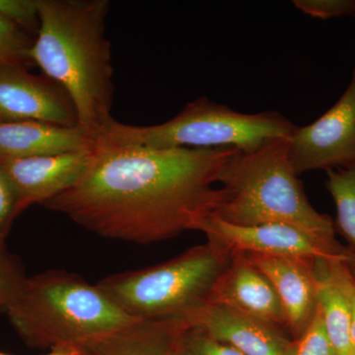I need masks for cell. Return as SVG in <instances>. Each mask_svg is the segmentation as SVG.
<instances>
[{
    "mask_svg": "<svg viewBox=\"0 0 355 355\" xmlns=\"http://www.w3.org/2000/svg\"><path fill=\"white\" fill-rule=\"evenodd\" d=\"M189 324L184 319L137 320L81 347L83 355H175Z\"/></svg>",
    "mask_w": 355,
    "mask_h": 355,
    "instance_id": "15",
    "label": "cell"
},
{
    "mask_svg": "<svg viewBox=\"0 0 355 355\" xmlns=\"http://www.w3.org/2000/svg\"><path fill=\"white\" fill-rule=\"evenodd\" d=\"M349 265L350 266V270H352V273H354V279H355V265L354 263H349Z\"/></svg>",
    "mask_w": 355,
    "mask_h": 355,
    "instance_id": "27",
    "label": "cell"
},
{
    "mask_svg": "<svg viewBox=\"0 0 355 355\" xmlns=\"http://www.w3.org/2000/svg\"><path fill=\"white\" fill-rule=\"evenodd\" d=\"M46 355H83V349L80 345H60L50 349Z\"/></svg>",
    "mask_w": 355,
    "mask_h": 355,
    "instance_id": "26",
    "label": "cell"
},
{
    "mask_svg": "<svg viewBox=\"0 0 355 355\" xmlns=\"http://www.w3.org/2000/svg\"><path fill=\"white\" fill-rule=\"evenodd\" d=\"M21 214L13 184L0 166V240H6L14 220Z\"/></svg>",
    "mask_w": 355,
    "mask_h": 355,
    "instance_id": "24",
    "label": "cell"
},
{
    "mask_svg": "<svg viewBox=\"0 0 355 355\" xmlns=\"http://www.w3.org/2000/svg\"><path fill=\"white\" fill-rule=\"evenodd\" d=\"M289 141V158L298 176L355 164V65L338 102L314 123L296 128Z\"/></svg>",
    "mask_w": 355,
    "mask_h": 355,
    "instance_id": "7",
    "label": "cell"
},
{
    "mask_svg": "<svg viewBox=\"0 0 355 355\" xmlns=\"http://www.w3.org/2000/svg\"><path fill=\"white\" fill-rule=\"evenodd\" d=\"M96 140L80 127L42 121L0 123V162L91 150Z\"/></svg>",
    "mask_w": 355,
    "mask_h": 355,
    "instance_id": "14",
    "label": "cell"
},
{
    "mask_svg": "<svg viewBox=\"0 0 355 355\" xmlns=\"http://www.w3.org/2000/svg\"><path fill=\"white\" fill-rule=\"evenodd\" d=\"M189 322L244 355H284L291 342L284 328L216 303L205 306Z\"/></svg>",
    "mask_w": 355,
    "mask_h": 355,
    "instance_id": "12",
    "label": "cell"
},
{
    "mask_svg": "<svg viewBox=\"0 0 355 355\" xmlns=\"http://www.w3.org/2000/svg\"><path fill=\"white\" fill-rule=\"evenodd\" d=\"M326 173L327 189L336 205V226L352 248L349 263L355 265V164Z\"/></svg>",
    "mask_w": 355,
    "mask_h": 355,
    "instance_id": "17",
    "label": "cell"
},
{
    "mask_svg": "<svg viewBox=\"0 0 355 355\" xmlns=\"http://www.w3.org/2000/svg\"><path fill=\"white\" fill-rule=\"evenodd\" d=\"M244 254L272 284L284 308L286 330L297 338L307 328L316 312L317 260Z\"/></svg>",
    "mask_w": 355,
    "mask_h": 355,
    "instance_id": "11",
    "label": "cell"
},
{
    "mask_svg": "<svg viewBox=\"0 0 355 355\" xmlns=\"http://www.w3.org/2000/svg\"><path fill=\"white\" fill-rule=\"evenodd\" d=\"M328 261H316L317 305L336 354L354 355L349 300L331 273Z\"/></svg>",
    "mask_w": 355,
    "mask_h": 355,
    "instance_id": "16",
    "label": "cell"
},
{
    "mask_svg": "<svg viewBox=\"0 0 355 355\" xmlns=\"http://www.w3.org/2000/svg\"><path fill=\"white\" fill-rule=\"evenodd\" d=\"M175 355H244L209 336L200 327L189 324L178 343Z\"/></svg>",
    "mask_w": 355,
    "mask_h": 355,
    "instance_id": "20",
    "label": "cell"
},
{
    "mask_svg": "<svg viewBox=\"0 0 355 355\" xmlns=\"http://www.w3.org/2000/svg\"><path fill=\"white\" fill-rule=\"evenodd\" d=\"M196 230L205 233L207 241L224 248L230 253L352 261V254L342 256L334 253L304 231L286 223L240 226L222 220L211 214L198 223Z\"/></svg>",
    "mask_w": 355,
    "mask_h": 355,
    "instance_id": "9",
    "label": "cell"
},
{
    "mask_svg": "<svg viewBox=\"0 0 355 355\" xmlns=\"http://www.w3.org/2000/svg\"><path fill=\"white\" fill-rule=\"evenodd\" d=\"M27 121L79 127L76 107L62 86L30 73L23 62H1L0 123Z\"/></svg>",
    "mask_w": 355,
    "mask_h": 355,
    "instance_id": "8",
    "label": "cell"
},
{
    "mask_svg": "<svg viewBox=\"0 0 355 355\" xmlns=\"http://www.w3.org/2000/svg\"><path fill=\"white\" fill-rule=\"evenodd\" d=\"M34 40L31 34L0 15V64L28 60Z\"/></svg>",
    "mask_w": 355,
    "mask_h": 355,
    "instance_id": "21",
    "label": "cell"
},
{
    "mask_svg": "<svg viewBox=\"0 0 355 355\" xmlns=\"http://www.w3.org/2000/svg\"><path fill=\"white\" fill-rule=\"evenodd\" d=\"M289 139L270 140L252 150L237 149L217 173L221 198L212 214L240 226L289 224L334 253L349 256L336 241L331 217L308 200L292 168Z\"/></svg>",
    "mask_w": 355,
    "mask_h": 355,
    "instance_id": "3",
    "label": "cell"
},
{
    "mask_svg": "<svg viewBox=\"0 0 355 355\" xmlns=\"http://www.w3.org/2000/svg\"><path fill=\"white\" fill-rule=\"evenodd\" d=\"M0 15L32 36L38 33V0H0Z\"/></svg>",
    "mask_w": 355,
    "mask_h": 355,
    "instance_id": "22",
    "label": "cell"
},
{
    "mask_svg": "<svg viewBox=\"0 0 355 355\" xmlns=\"http://www.w3.org/2000/svg\"><path fill=\"white\" fill-rule=\"evenodd\" d=\"M232 254L214 243L158 265L109 275L96 286L133 320H191L209 305Z\"/></svg>",
    "mask_w": 355,
    "mask_h": 355,
    "instance_id": "5",
    "label": "cell"
},
{
    "mask_svg": "<svg viewBox=\"0 0 355 355\" xmlns=\"http://www.w3.org/2000/svg\"><path fill=\"white\" fill-rule=\"evenodd\" d=\"M26 280L19 260L8 251L6 240H0V313L7 314L17 301Z\"/></svg>",
    "mask_w": 355,
    "mask_h": 355,
    "instance_id": "18",
    "label": "cell"
},
{
    "mask_svg": "<svg viewBox=\"0 0 355 355\" xmlns=\"http://www.w3.org/2000/svg\"><path fill=\"white\" fill-rule=\"evenodd\" d=\"M284 355H338L326 329L319 307L305 331L289 343Z\"/></svg>",
    "mask_w": 355,
    "mask_h": 355,
    "instance_id": "19",
    "label": "cell"
},
{
    "mask_svg": "<svg viewBox=\"0 0 355 355\" xmlns=\"http://www.w3.org/2000/svg\"><path fill=\"white\" fill-rule=\"evenodd\" d=\"M236 150L96 144L80 179L43 207L102 237L164 241L214 214L221 198L217 173Z\"/></svg>",
    "mask_w": 355,
    "mask_h": 355,
    "instance_id": "1",
    "label": "cell"
},
{
    "mask_svg": "<svg viewBox=\"0 0 355 355\" xmlns=\"http://www.w3.org/2000/svg\"><path fill=\"white\" fill-rule=\"evenodd\" d=\"M329 268L331 273L340 284L343 292L349 300L350 312H352V340L355 355V279L350 270L349 261H329Z\"/></svg>",
    "mask_w": 355,
    "mask_h": 355,
    "instance_id": "25",
    "label": "cell"
},
{
    "mask_svg": "<svg viewBox=\"0 0 355 355\" xmlns=\"http://www.w3.org/2000/svg\"><path fill=\"white\" fill-rule=\"evenodd\" d=\"M40 26L27 53L64 89L78 125L95 140L114 121L111 44L105 35L108 0H38Z\"/></svg>",
    "mask_w": 355,
    "mask_h": 355,
    "instance_id": "2",
    "label": "cell"
},
{
    "mask_svg": "<svg viewBox=\"0 0 355 355\" xmlns=\"http://www.w3.org/2000/svg\"><path fill=\"white\" fill-rule=\"evenodd\" d=\"M230 263L217 282L210 303L234 308L286 329V315L270 280L244 253H231Z\"/></svg>",
    "mask_w": 355,
    "mask_h": 355,
    "instance_id": "13",
    "label": "cell"
},
{
    "mask_svg": "<svg viewBox=\"0 0 355 355\" xmlns=\"http://www.w3.org/2000/svg\"><path fill=\"white\" fill-rule=\"evenodd\" d=\"M7 316L20 338L36 349L81 347L137 321L99 287L64 270L27 277Z\"/></svg>",
    "mask_w": 355,
    "mask_h": 355,
    "instance_id": "4",
    "label": "cell"
},
{
    "mask_svg": "<svg viewBox=\"0 0 355 355\" xmlns=\"http://www.w3.org/2000/svg\"><path fill=\"white\" fill-rule=\"evenodd\" d=\"M293 4L303 13L320 19L355 17V0H294Z\"/></svg>",
    "mask_w": 355,
    "mask_h": 355,
    "instance_id": "23",
    "label": "cell"
},
{
    "mask_svg": "<svg viewBox=\"0 0 355 355\" xmlns=\"http://www.w3.org/2000/svg\"><path fill=\"white\" fill-rule=\"evenodd\" d=\"M0 355H9V354H4V352H0Z\"/></svg>",
    "mask_w": 355,
    "mask_h": 355,
    "instance_id": "28",
    "label": "cell"
},
{
    "mask_svg": "<svg viewBox=\"0 0 355 355\" xmlns=\"http://www.w3.org/2000/svg\"><path fill=\"white\" fill-rule=\"evenodd\" d=\"M296 128L275 111L239 113L225 105L200 98L160 125L139 127L114 120L97 137L96 144L154 149L252 150L270 140L291 137Z\"/></svg>",
    "mask_w": 355,
    "mask_h": 355,
    "instance_id": "6",
    "label": "cell"
},
{
    "mask_svg": "<svg viewBox=\"0 0 355 355\" xmlns=\"http://www.w3.org/2000/svg\"><path fill=\"white\" fill-rule=\"evenodd\" d=\"M92 150L0 162L17 193L21 214L36 203L43 205L73 186L87 169Z\"/></svg>",
    "mask_w": 355,
    "mask_h": 355,
    "instance_id": "10",
    "label": "cell"
}]
</instances>
